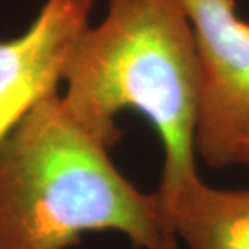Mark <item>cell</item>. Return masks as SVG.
Listing matches in <instances>:
<instances>
[{"instance_id": "1", "label": "cell", "mask_w": 249, "mask_h": 249, "mask_svg": "<svg viewBox=\"0 0 249 249\" xmlns=\"http://www.w3.org/2000/svg\"><path fill=\"white\" fill-rule=\"evenodd\" d=\"M63 79L67 112L108 149L122 138L123 110L152 123L163 146L156 196L170 222L181 196L201 180L194 151L199 65L181 0H110L106 18L81 34Z\"/></svg>"}, {"instance_id": "2", "label": "cell", "mask_w": 249, "mask_h": 249, "mask_svg": "<svg viewBox=\"0 0 249 249\" xmlns=\"http://www.w3.org/2000/svg\"><path fill=\"white\" fill-rule=\"evenodd\" d=\"M104 230L138 249H177L156 193L126 180L51 94L0 144V249H68Z\"/></svg>"}, {"instance_id": "3", "label": "cell", "mask_w": 249, "mask_h": 249, "mask_svg": "<svg viewBox=\"0 0 249 249\" xmlns=\"http://www.w3.org/2000/svg\"><path fill=\"white\" fill-rule=\"evenodd\" d=\"M191 21L199 65L194 151L206 165L238 163L249 129V23L236 0H181Z\"/></svg>"}, {"instance_id": "4", "label": "cell", "mask_w": 249, "mask_h": 249, "mask_svg": "<svg viewBox=\"0 0 249 249\" xmlns=\"http://www.w3.org/2000/svg\"><path fill=\"white\" fill-rule=\"evenodd\" d=\"M96 0H46L21 36L0 42V144L44 97L57 92Z\"/></svg>"}, {"instance_id": "5", "label": "cell", "mask_w": 249, "mask_h": 249, "mask_svg": "<svg viewBox=\"0 0 249 249\" xmlns=\"http://www.w3.org/2000/svg\"><path fill=\"white\" fill-rule=\"evenodd\" d=\"M188 249H249V189H220L197 180L170 215Z\"/></svg>"}, {"instance_id": "6", "label": "cell", "mask_w": 249, "mask_h": 249, "mask_svg": "<svg viewBox=\"0 0 249 249\" xmlns=\"http://www.w3.org/2000/svg\"><path fill=\"white\" fill-rule=\"evenodd\" d=\"M238 163H246V165H249V129L240 142V149H238Z\"/></svg>"}]
</instances>
